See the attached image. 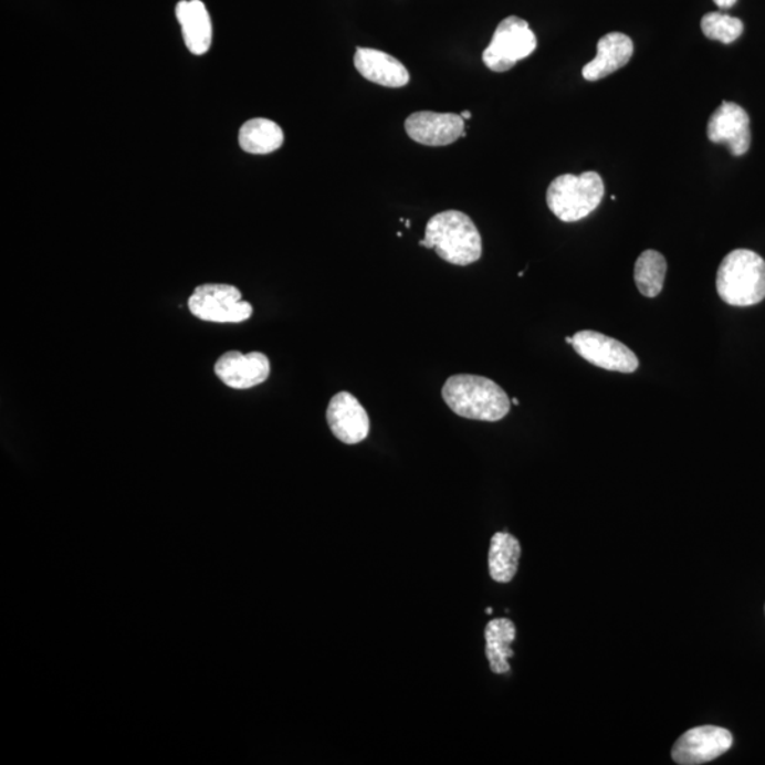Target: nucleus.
Listing matches in <instances>:
<instances>
[{
	"mask_svg": "<svg viewBox=\"0 0 765 765\" xmlns=\"http://www.w3.org/2000/svg\"><path fill=\"white\" fill-rule=\"evenodd\" d=\"M717 294L732 306H753L765 300V261L752 250L724 256L716 276Z\"/></svg>",
	"mask_w": 765,
	"mask_h": 765,
	"instance_id": "7ed1b4c3",
	"label": "nucleus"
},
{
	"mask_svg": "<svg viewBox=\"0 0 765 765\" xmlns=\"http://www.w3.org/2000/svg\"><path fill=\"white\" fill-rule=\"evenodd\" d=\"M420 245L436 250L438 256L454 265L476 263L482 255V239L474 221L458 210L441 211L426 226Z\"/></svg>",
	"mask_w": 765,
	"mask_h": 765,
	"instance_id": "f03ea898",
	"label": "nucleus"
},
{
	"mask_svg": "<svg viewBox=\"0 0 765 765\" xmlns=\"http://www.w3.org/2000/svg\"><path fill=\"white\" fill-rule=\"evenodd\" d=\"M461 117L464 119H470L472 117V114L470 113V111H462Z\"/></svg>",
	"mask_w": 765,
	"mask_h": 765,
	"instance_id": "4be33fe9",
	"label": "nucleus"
},
{
	"mask_svg": "<svg viewBox=\"0 0 765 765\" xmlns=\"http://www.w3.org/2000/svg\"><path fill=\"white\" fill-rule=\"evenodd\" d=\"M566 344L573 346V336H567V337H566Z\"/></svg>",
	"mask_w": 765,
	"mask_h": 765,
	"instance_id": "5701e85b",
	"label": "nucleus"
},
{
	"mask_svg": "<svg viewBox=\"0 0 765 765\" xmlns=\"http://www.w3.org/2000/svg\"><path fill=\"white\" fill-rule=\"evenodd\" d=\"M176 18L182 27L185 44L189 52L196 55L208 53L213 39V28L205 3L201 0H182L176 7Z\"/></svg>",
	"mask_w": 765,
	"mask_h": 765,
	"instance_id": "2eb2a0df",
	"label": "nucleus"
},
{
	"mask_svg": "<svg viewBox=\"0 0 765 765\" xmlns=\"http://www.w3.org/2000/svg\"><path fill=\"white\" fill-rule=\"evenodd\" d=\"M733 746L729 730L717 726H701L682 734L672 748L673 762L681 765H699L712 762Z\"/></svg>",
	"mask_w": 765,
	"mask_h": 765,
	"instance_id": "6e6552de",
	"label": "nucleus"
},
{
	"mask_svg": "<svg viewBox=\"0 0 765 765\" xmlns=\"http://www.w3.org/2000/svg\"><path fill=\"white\" fill-rule=\"evenodd\" d=\"M537 48L536 34L526 20L517 17L503 19L493 33L491 44L482 54L483 63L495 73H505L517 62L528 57Z\"/></svg>",
	"mask_w": 765,
	"mask_h": 765,
	"instance_id": "39448f33",
	"label": "nucleus"
},
{
	"mask_svg": "<svg viewBox=\"0 0 765 765\" xmlns=\"http://www.w3.org/2000/svg\"><path fill=\"white\" fill-rule=\"evenodd\" d=\"M355 67L361 77L382 87L400 88L410 82L409 70L405 67V64L381 50L357 49Z\"/></svg>",
	"mask_w": 765,
	"mask_h": 765,
	"instance_id": "ddd939ff",
	"label": "nucleus"
},
{
	"mask_svg": "<svg viewBox=\"0 0 765 765\" xmlns=\"http://www.w3.org/2000/svg\"><path fill=\"white\" fill-rule=\"evenodd\" d=\"M701 27L704 36L724 44L736 42L744 30L742 20L720 12L704 14Z\"/></svg>",
	"mask_w": 765,
	"mask_h": 765,
	"instance_id": "aec40b11",
	"label": "nucleus"
},
{
	"mask_svg": "<svg viewBox=\"0 0 765 765\" xmlns=\"http://www.w3.org/2000/svg\"><path fill=\"white\" fill-rule=\"evenodd\" d=\"M633 54L632 40L627 34L612 32L598 40L596 59L584 65L583 77L598 82L627 65Z\"/></svg>",
	"mask_w": 765,
	"mask_h": 765,
	"instance_id": "4468645a",
	"label": "nucleus"
},
{
	"mask_svg": "<svg viewBox=\"0 0 765 765\" xmlns=\"http://www.w3.org/2000/svg\"><path fill=\"white\" fill-rule=\"evenodd\" d=\"M604 198V182L597 172L558 176L548 186V209L565 223H574L590 216Z\"/></svg>",
	"mask_w": 765,
	"mask_h": 765,
	"instance_id": "20e7f679",
	"label": "nucleus"
},
{
	"mask_svg": "<svg viewBox=\"0 0 765 765\" xmlns=\"http://www.w3.org/2000/svg\"><path fill=\"white\" fill-rule=\"evenodd\" d=\"M708 138L713 144L726 145L733 156L747 154L752 145L748 114L740 105L724 101L709 119Z\"/></svg>",
	"mask_w": 765,
	"mask_h": 765,
	"instance_id": "9d476101",
	"label": "nucleus"
},
{
	"mask_svg": "<svg viewBox=\"0 0 765 765\" xmlns=\"http://www.w3.org/2000/svg\"><path fill=\"white\" fill-rule=\"evenodd\" d=\"M720 9H730L736 4L737 0H713Z\"/></svg>",
	"mask_w": 765,
	"mask_h": 765,
	"instance_id": "412c9836",
	"label": "nucleus"
},
{
	"mask_svg": "<svg viewBox=\"0 0 765 765\" xmlns=\"http://www.w3.org/2000/svg\"><path fill=\"white\" fill-rule=\"evenodd\" d=\"M188 304L196 318L214 324H240L253 315V306L241 298V292L234 285H200Z\"/></svg>",
	"mask_w": 765,
	"mask_h": 765,
	"instance_id": "423d86ee",
	"label": "nucleus"
},
{
	"mask_svg": "<svg viewBox=\"0 0 765 765\" xmlns=\"http://www.w3.org/2000/svg\"><path fill=\"white\" fill-rule=\"evenodd\" d=\"M522 547L520 541L511 533L497 532L493 535L490 547V574L496 583H511L520 567Z\"/></svg>",
	"mask_w": 765,
	"mask_h": 765,
	"instance_id": "dca6fc26",
	"label": "nucleus"
},
{
	"mask_svg": "<svg viewBox=\"0 0 765 765\" xmlns=\"http://www.w3.org/2000/svg\"><path fill=\"white\" fill-rule=\"evenodd\" d=\"M512 402H513V405H515V406H520V400H517V399H512Z\"/></svg>",
	"mask_w": 765,
	"mask_h": 765,
	"instance_id": "b1692460",
	"label": "nucleus"
},
{
	"mask_svg": "<svg viewBox=\"0 0 765 765\" xmlns=\"http://www.w3.org/2000/svg\"><path fill=\"white\" fill-rule=\"evenodd\" d=\"M667 271L666 256L656 250L643 251L639 255L636 271H633L639 292L647 298H656L661 294L663 284H666Z\"/></svg>",
	"mask_w": 765,
	"mask_h": 765,
	"instance_id": "6ab92c4d",
	"label": "nucleus"
},
{
	"mask_svg": "<svg viewBox=\"0 0 765 765\" xmlns=\"http://www.w3.org/2000/svg\"><path fill=\"white\" fill-rule=\"evenodd\" d=\"M405 127L412 140L427 146H447L467 137L464 118L457 114L421 111L411 114Z\"/></svg>",
	"mask_w": 765,
	"mask_h": 765,
	"instance_id": "f8f14e48",
	"label": "nucleus"
},
{
	"mask_svg": "<svg viewBox=\"0 0 765 765\" xmlns=\"http://www.w3.org/2000/svg\"><path fill=\"white\" fill-rule=\"evenodd\" d=\"M516 638L515 623L507 618H496L485 628L486 658L491 671L502 674L511 671L510 658L513 657L512 642Z\"/></svg>",
	"mask_w": 765,
	"mask_h": 765,
	"instance_id": "f3484780",
	"label": "nucleus"
},
{
	"mask_svg": "<svg viewBox=\"0 0 765 765\" xmlns=\"http://www.w3.org/2000/svg\"><path fill=\"white\" fill-rule=\"evenodd\" d=\"M332 434L347 446L359 444L370 432V417L349 391L337 392L326 410Z\"/></svg>",
	"mask_w": 765,
	"mask_h": 765,
	"instance_id": "1a4fd4ad",
	"label": "nucleus"
},
{
	"mask_svg": "<svg viewBox=\"0 0 765 765\" xmlns=\"http://www.w3.org/2000/svg\"><path fill=\"white\" fill-rule=\"evenodd\" d=\"M214 374L231 389H251L269 379L270 359L261 352L243 355L239 350H231L216 361Z\"/></svg>",
	"mask_w": 765,
	"mask_h": 765,
	"instance_id": "9b49d317",
	"label": "nucleus"
},
{
	"mask_svg": "<svg viewBox=\"0 0 765 765\" xmlns=\"http://www.w3.org/2000/svg\"><path fill=\"white\" fill-rule=\"evenodd\" d=\"M442 399L457 416L468 420L501 421L511 411L506 391L483 376H451L442 387Z\"/></svg>",
	"mask_w": 765,
	"mask_h": 765,
	"instance_id": "f257e3e1",
	"label": "nucleus"
},
{
	"mask_svg": "<svg viewBox=\"0 0 765 765\" xmlns=\"http://www.w3.org/2000/svg\"><path fill=\"white\" fill-rule=\"evenodd\" d=\"M573 347L588 364L604 370L633 374L639 360L629 347L600 332L581 331L573 336Z\"/></svg>",
	"mask_w": 765,
	"mask_h": 765,
	"instance_id": "0eeeda50",
	"label": "nucleus"
},
{
	"mask_svg": "<svg viewBox=\"0 0 765 765\" xmlns=\"http://www.w3.org/2000/svg\"><path fill=\"white\" fill-rule=\"evenodd\" d=\"M410 226H411L410 220H406V228L410 229Z\"/></svg>",
	"mask_w": 765,
	"mask_h": 765,
	"instance_id": "393cba45",
	"label": "nucleus"
},
{
	"mask_svg": "<svg viewBox=\"0 0 765 765\" xmlns=\"http://www.w3.org/2000/svg\"><path fill=\"white\" fill-rule=\"evenodd\" d=\"M239 144L247 154L266 155L283 146L284 133L274 120L253 118L240 128Z\"/></svg>",
	"mask_w": 765,
	"mask_h": 765,
	"instance_id": "a211bd4d",
	"label": "nucleus"
},
{
	"mask_svg": "<svg viewBox=\"0 0 765 765\" xmlns=\"http://www.w3.org/2000/svg\"><path fill=\"white\" fill-rule=\"evenodd\" d=\"M486 614H492V608H488Z\"/></svg>",
	"mask_w": 765,
	"mask_h": 765,
	"instance_id": "a878e982",
	"label": "nucleus"
}]
</instances>
